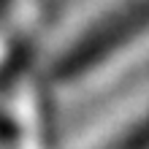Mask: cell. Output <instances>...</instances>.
Here are the masks:
<instances>
[{"mask_svg":"<svg viewBox=\"0 0 149 149\" xmlns=\"http://www.w3.org/2000/svg\"><path fill=\"white\" fill-rule=\"evenodd\" d=\"M117 149H149V122L141 125L136 136H130V141H122Z\"/></svg>","mask_w":149,"mask_h":149,"instance_id":"1","label":"cell"}]
</instances>
